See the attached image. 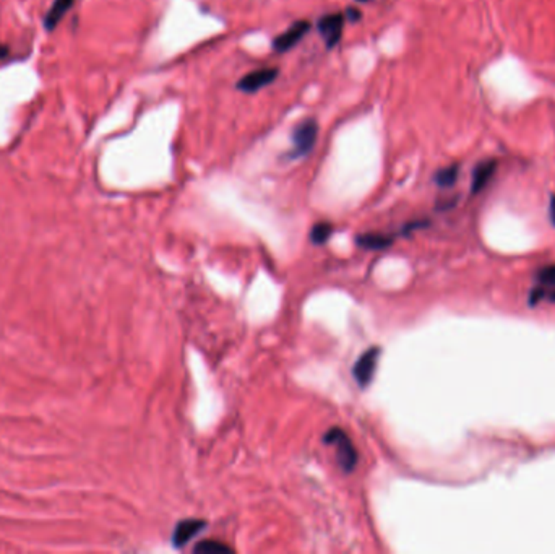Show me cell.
Segmentation results:
<instances>
[{"instance_id":"1","label":"cell","mask_w":555,"mask_h":554,"mask_svg":"<svg viewBox=\"0 0 555 554\" xmlns=\"http://www.w3.org/2000/svg\"><path fill=\"white\" fill-rule=\"evenodd\" d=\"M323 441L327 444H332L336 448V459L338 463L346 473L354 472L356 465H358V450H356L354 444L347 437L345 431L339 428H332L325 434Z\"/></svg>"},{"instance_id":"2","label":"cell","mask_w":555,"mask_h":554,"mask_svg":"<svg viewBox=\"0 0 555 554\" xmlns=\"http://www.w3.org/2000/svg\"><path fill=\"white\" fill-rule=\"evenodd\" d=\"M317 137H319V124L315 119H306L299 122L293 130V152L288 153L289 160H297V158L307 156L315 147Z\"/></svg>"},{"instance_id":"3","label":"cell","mask_w":555,"mask_h":554,"mask_svg":"<svg viewBox=\"0 0 555 554\" xmlns=\"http://www.w3.org/2000/svg\"><path fill=\"white\" fill-rule=\"evenodd\" d=\"M278 75H280V70L273 67L254 70V72L247 73L241 78L239 83H237V88L241 91H244V93H257L262 88L271 85L278 78Z\"/></svg>"},{"instance_id":"4","label":"cell","mask_w":555,"mask_h":554,"mask_svg":"<svg viewBox=\"0 0 555 554\" xmlns=\"http://www.w3.org/2000/svg\"><path fill=\"white\" fill-rule=\"evenodd\" d=\"M308 29H310V23H308V21L306 20L296 21V23L291 25L284 33H281L280 36L273 39V51L278 52V54H283V52L293 49V47L308 33Z\"/></svg>"},{"instance_id":"5","label":"cell","mask_w":555,"mask_h":554,"mask_svg":"<svg viewBox=\"0 0 555 554\" xmlns=\"http://www.w3.org/2000/svg\"><path fill=\"white\" fill-rule=\"evenodd\" d=\"M345 13H332V15H325L321 16L319 20V23H317V28H319V32L321 36H323L325 43H327V47H332L336 46L339 43V39H341V34H343V25H345Z\"/></svg>"},{"instance_id":"6","label":"cell","mask_w":555,"mask_h":554,"mask_svg":"<svg viewBox=\"0 0 555 554\" xmlns=\"http://www.w3.org/2000/svg\"><path fill=\"white\" fill-rule=\"evenodd\" d=\"M378 356H380V348L373 346V348H369L365 353L358 359V363L352 368V374H354V379L358 381V384L360 387H367L372 381L373 372H375Z\"/></svg>"},{"instance_id":"7","label":"cell","mask_w":555,"mask_h":554,"mask_svg":"<svg viewBox=\"0 0 555 554\" xmlns=\"http://www.w3.org/2000/svg\"><path fill=\"white\" fill-rule=\"evenodd\" d=\"M205 522L204 520H197V518H188V520L180 522L177 527H175V531L173 535V543L174 546L182 548L187 544L193 536L200 533L204 530Z\"/></svg>"},{"instance_id":"8","label":"cell","mask_w":555,"mask_h":554,"mask_svg":"<svg viewBox=\"0 0 555 554\" xmlns=\"http://www.w3.org/2000/svg\"><path fill=\"white\" fill-rule=\"evenodd\" d=\"M497 171V161L495 160H486L479 162L473 171V182H471V192L479 193L482 192L489 182H491L492 176Z\"/></svg>"},{"instance_id":"9","label":"cell","mask_w":555,"mask_h":554,"mask_svg":"<svg viewBox=\"0 0 555 554\" xmlns=\"http://www.w3.org/2000/svg\"><path fill=\"white\" fill-rule=\"evenodd\" d=\"M75 0H54L49 10H47L46 16H44V28L47 32H54L57 28V25L64 20V16L70 12V8L73 7Z\"/></svg>"},{"instance_id":"10","label":"cell","mask_w":555,"mask_h":554,"mask_svg":"<svg viewBox=\"0 0 555 554\" xmlns=\"http://www.w3.org/2000/svg\"><path fill=\"white\" fill-rule=\"evenodd\" d=\"M393 243L390 236L378 234V232H369L358 237V244L365 249H385Z\"/></svg>"},{"instance_id":"11","label":"cell","mask_w":555,"mask_h":554,"mask_svg":"<svg viewBox=\"0 0 555 554\" xmlns=\"http://www.w3.org/2000/svg\"><path fill=\"white\" fill-rule=\"evenodd\" d=\"M193 551L200 553V554H226L232 553V549L224 544L218 540H205V542H200L193 548Z\"/></svg>"},{"instance_id":"12","label":"cell","mask_w":555,"mask_h":554,"mask_svg":"<svg viewBox=\"0 0 555 554\" xmlns=\"http://www.w3.org/2000/svg\"><path fill=\"white\" fill-rule=\"evenodd\" d=\"M458 174H460V166L452 165V166H447V168L440 169L439 173L435 174L434 179H435V182H437V186H440V187H452L453 184L456 182Z\"/></svg>"},{"instance_id":"13","label":"cell","mask_w":555,"mask_h":554,"mask_svg":"<svg viewBox=\"0 0 555 554\" xmlns=\"http://www.w3.org/2000/svg\"><path fill=\"white\" fill-rule=\"evenodd\" d=\"M333 226L330 223H319L312 228L310 232V239L314 244H325L328 241V237L332 236Z\"/></svg>"},{"instance_id":"14","label":"cell","mask_w":555,"mask_h":554,"mask_svg":"<svg viewBox=\"0 0 555 554\" xmlns=\"http://www.w3.org/2000/svg\"><path fill=\"white\" fill-rule=\"evenodd\" d=\"M536 281L539 287L555 288V265L543 267L536 272Z\"/></svg>"},{"instance_id":"15","label":"cell","mask_w":555,"mask_h":554,"mask_svg":"<svg viewBox=\"0 0 555 554\" xmlns=\"http://www.w3.org/2000/svg\"><path fill=\"white\" fill-rule=\"evenodd\" d=\"M345 16H346L347 20L356 21V20H359V19H360V12L358 10V8H354V7H347V8H346Z\"/></svg>"},{"instance_id":"16","label":"cell","mask_w":555,"mask_h":554,"mask_svg":"<svg viewBox=\"0 0 555 554\" xmlns=\"http://www.w3.org/2000/svg\"><path fill=\"white\" fill-rule=\"evenodd\" d=\"M549 215H550V221L555 226V195L550 199V206H549Z\"/></svg>"},{"instance_id":"17","label":"cell","mask_w":555,"mask_h":554,"mask_svg":"<svg viewBox=\"0 0 555 554\" xmlns=\"http://www.w3.org/2000/svg\"><path fill=\"white\" fill-rule=\"evenodd\" d=\"M358 2H362V3H364V2H369V0H358Z\"/></svg>"}]
</instances>
